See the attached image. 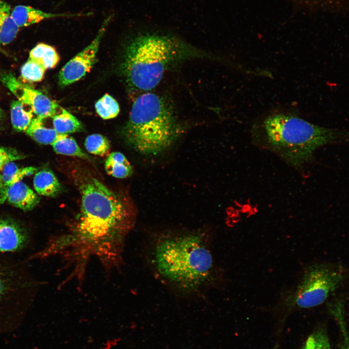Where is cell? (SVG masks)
Returning <instances> with one entry per match:
<instances>
[{"label":"cell","instance_id":"2","mask_svg":"<svg viewBox=\"0 0 349 349\" xmlns=\"http://www.w3.org/2000/svg\"><path fill=\"white\" fill-rule=\"evenodd\" d=\"M202 230L164 231L153 237L149 260L158 278L178 292L196 295L221 283L222 274Z\"/></svg>","mask_w":349,"mask_h":349},{"label":"cell","instance_id":"29","mask_svg":"<svg viewBox=\"0 0 349 349\" xmlns=\"http://www.w3.org/2000/svg\"><path fill=\"white\" fill-rule=\"evenodd\" d=\"M341 349H349V344L344 345Z\"/></svg>","mask_w":349,"mask_h":349},{"label":"cell","instance_id":"8","mask_svg":"<svg viewBox=\"0 0 349 349\" xmlns=\"http://www.w3.org/2000/svg\"><path fill=\"white\" fill-rule=\"evenodd\" d=\"M0 81L18 100L27 105L37 117H53L60 106L42 92L21 81L11 72L0 75Z\"/></svg>","mask_w":349,"mask_h":349},{"label":"cell","instance_id":"25","mask_svg":"<svg viewBox=\"0 0 349 349\" xmlns=\"http://www.w3.org/2000/svg\"><path fill=\"white\" fill-rule=\"evenodd\" d=\"M301 349H331V346L326 333L317 331L308 337Z\"/></svg>","mask_w":349,"mask_h":349},{"label":"cell","instance_id":"27","mask_svg":"<svg viewBox=\"0 0 349 349\" xmlns=\"http://www.w3.org/2000/svg\"><path fill=\"white\" fill-rule=\"evenodd\" d=\"M306 5L321 8L332 9L340 8L349 4V0H299Z\"/></svg>","mask_w":349,"mask_h":349},{"label":"cell","instance_id":"26","mask_svg":"<svg viewBox=\"0 0 349 349\" xmlns=\"http://www.w3.org/2000/svg\"><path fill=\"white\" fill-rule=\"evenodd\" d=\"M24 157L15 148L0 146V171L7 163L23 159Z\"/></svg>","mask_w":349,"mask_h":349},{"label":"cell","instance_id":"22","mask_svg":"<svg viewBox=\"0 0 349 349\" xmlns=\"http://www.w3.org/2000/svg\"><path fill=\"white\" fill-rule=\"evenodd\" d=\"M97 114L103 119H110L117 116L120 111L119 104L111 96L106 94L95 104Z\"/></svg>","mask_w":349,"mask_h":349},{"label":"cell","instance_id":"5","mask_svg":"<svg viewBox=\"0 0 349 349\" xmlns=\"http://www.w3.org/2000/svg\"><path fill=\"white\" fill-rule=\"evenodd\" d=\"M182 132L173 110L162 97L146 93L134 101L123 130L126 142L143 155L169 148Z\"/></svg>","mask_w":349,"mask_h":349},{"label":"cell","instance_id":"20","mask_svg":"<svg viewBox=\"0 0 349 349\" xmlns=\"http://www.w3.org/2000/svg\"><path fill=\"white\" fill-rule=\"evenodd\" d=\"M51 145L57 154L92 160V158L79 147L75 140L67 134L62 135Z\"/></svg>","mask_w":349,"mask_h":349},{"label":"cell","instance_id":"11","mask_svg":"<svg viewBox=\"0 0 349 349\" xmlns=\"http://www.w3.org/2000/svg\"><path fill=\"white\" fill-rule=\"evenodd\" d=\"M39 201L38 195L22 181L9 187L0 198V204L7 202L24 211L32 210Z\"/></svg>","mask_w":349,"mask_h":349},{"label":"cell","instance_id":"13","mask_svg":"<svg viewBox=\"0 0 349 349\" xmlns=\"http://www.w3.org/2000/svg\"><path fill=\"white\" fill-rule=\"evenodd\" d=\"M37 170L35 167L31 166L19 168L14 162L6 164L0 174V198L9 187Z\"/></svg>","mask_w":349,"mask_h":349},{"label":"cell","instance_id":"30","mask_svg":"<svg viewBox=\"0 0 349 349\" xmlns=\"http://www.w3.org/2000/svg\"><path fill=\"white\" fill-rule=\"evenodd\" d=\"M2 116H3L2 111V110H1L0 109V120L2 118Z\"/></svg>","mask_w":349,"mask_h":349},{"label":"cell","instance_id":"9","mask_svg":"<svg viewBox=\"0 0 349 349\" xmlns=\"http://www.w3.org/2000/svg\"><path fill=\"white\" fill-rule=\"evenodd\" d=\"M111 19V16H109L104 20L92 42L61 69L58 76V83L61 87L75 82L90 71L95 63L101 40Z\"/></svg>","mask_w":349,"mask_h":349},{"label":"cell","instance_id":"18","mask_svg":"<svg viewBox=\"0 0 349 349\" xmlns=\"http://www.w3.org/2000/svg\"><path fill=\"white\" fill-rule=\"evenodd\" d=\"M10 114L12 126L19 132H25L34 118L31 108L18 100L12 102Z\"/></svg>","mask_w":349,"mask_h":349},{"label":"cell","instance_id":"21","mask_svg":"<svg viewBox=\"0 0 349 349\" xmlns=\"http://www.w3.org/2000/svg\"><path fill=\"white\" fill-rule=\"evenodd\" d=\"M53 125L55 130L61 134H67L81 131L83 127L80 122L74 115L64 109L53 117Z\"/></svg>","mask_w":349,"mask_h":349},{"label":"cell","instance_id":"1","mask_svg":"<svg viewBox=\"0 0 349 349\" xmlns=\"http://www.w3.org/2000/svg\"><path fill=\"white\" fill-rule=\"evenodd\" d=\"M77 185L81 195L80 211L71 229L50 240L55 255L76 261L81 270L93 257L106 271L119 268L127 235L134 225L131 202L92 175L80 174Z\"/></svg>","mask_w":349,"mask_h":349},{"label":"cell","instance_id":"16","mask_svg":"<svg viewBox=\"0 0 349 349\" xmlns=\"http://www.w3.org/2000/svg\"><path fill=\"white\" fill-rule=\"evenodd\" d=\"M45 119L37 116L34 118L25 132L39 143L52 144L63 134L58 133L54 128L46 127L44 123Z\"/></svg>","mask_w":349,"mask_h":349},{"label":"cell","instance_id":"15","mask_svg":"<svg viewBox=\"0 0 349 349\" xmlns=\"http://www.w3.org/2000/svg\"><path fill=\"white\" fill-rule=\"evenodd\" d=\"M12 11L8 3L0 0V45L11 43L18 33L19 28L13 19Z\"/></svg>","mask_w":349,"mask_h":349},{"label":"cell","instance_id":"7","mask_svg":"<svg viewBox=\"0 0 349 349\" xmlns=\"http://www.w3.org/2000/svg\"><path fill=\"white\" fill-rule=\"evenodd\" d=\"M341 269L329 264L307 267L297 283L281 295L276 308L285 315L295 310L322 304L339 287L344 278Z\"/></svg>","mask_w":349,"mask_h":349},{"label":"cell","instance_id":"10","mask_svg":"<svg viewBox=\"0 0 349 349\" xmlns=\"http://www.w3.org/2000/svg\"><path fill=\"white\" fill-rule=\"evenodd\" d=\"M28 232L12 219H0V254L20 251L28 245Z\"/></svg>","mask_w":349,"mask_h":349},{"label":"cell","instance_id":"28","mask_svg":"<svg viewBox=\"0 0 349 349\" xmlns=\"http://www.w3.org/2000/svg\"><path fill=\"white\" fill-rule=\"evenodd\" d=\"M0 52L2 53L4 55L9 56L8 53L1 47L0 45Z\"/></svg>","mask_w":349,"mask_h":349},{"label":"cell","instance_id":"12","mask_svg":"<svg viewBox=\"0 0 349 349\" xmlns=\"http://www.w3.org/2000/svg\"><path fill=\"white\" fill-rule=\"evenodd\" d=\"M79 15L78 14L47 13L31 6L22 5L16 6L12 11L13 19L19 28L28 27L47 19Z\"/></svg>","mask_w":349,"mask_h":349},{"label":"cell","instance_id":"6","mask_svg":"<svg viewBox=\"0 0 349 349\" xmlns=\"http://www.w3.org/2000/svg\"><path fill=\"white\" fill-rule=\"evenodd\" d=\"M25 263L0 254V335L12 332L23 322L36 288Z\"/></svg>","mask_w":349,"mask_h":349},{"label":"cell","instance_id":"19","mask_svg":"<svg viewBox=\"0 0 349 349\" xmlns=\"http://www.w3.org/2000/svg\"><path fill=\"white\" fill-rule=\"evenodd\" d=\"M30 59L36 62L46 69L54 68L60 61V56L52 46L44 43L37 44L30 51Z\"/></svg>","mask_w":349,"mask_h":349},{"label":"cell","instance_id":"23","mask_svg":"<svg viewBox=\"0 0 349 349\" xmlns=\"http://www.w3.org/2000/svg\"><path fill=\"white\" fill-rule=\"evenodd\" d=\"M84 145L89 153L100 156L107 154L110 149L108 139L99 134L89 135L85 139Z\"/></svg>","mask_w":349,"mask_h":349},{"label":"cell","instance_id":"24","mask_svg":"<svg viewBox=\"0 0 349 349\" xmlns=\"http://www.w3.org/2000/svg\"><path fill=\"white\" fill-rule=\"evenodd\" d=\"M46 70L41 64L29 58L21 68V76L29 82H39L43 79Z\"/></svg>","mask_w":349,"mask_h":349},{"label":"cell","instance_id":"4","mask_svg":"<svg viewBox=\"0 0 349 349\" xmlns=\"http://www.w3.org/2000/svg\"><path fill=\"white\" fill-rule=\"evenodd\" d=\"M203 55L175 36L159 32L139 33L126 46L122 70L130 86L147 91L155 88L172 67Z\"/></svg>","mask_w":349,"mask_h":349},{"label":"cell","instance_id":"14","mask_svg":"<svg viewBox=\"0 0 349 349\" xmlns=\"http://www.w3.org/2000/svg\"><path fill=\"white\" fill-rule=\"evenodd\" d=\"M33 186L40 195L55 197L62 190V186L54 174L49 170L37 172L34 177Z\"/></svg>","mask_w":349,"mask_h":349},{"label":"cell","instance_id":"3","mask_svg":"<svg viewBox=\"0 0 349 349\" xmlns=\"http://www.w3.org/2000/svg\"><path fill=\"white\" fill-rule=\"evenodd\" d=\"M254 136L257 143L300 168L313 159L318 148L349 142V129L328 128L294 114L278 113L266 117Z\"/></svg>","mask_w":349,"mask_h":349},{"label":"cell","instance_id":"17","mask_svg":"<svg viewBox=\"0 0 349 349\" xmlns=\"http://www.w3.org/2000/svg\"><path fill=\"white\" fill-rule=\"evenodd\" d=\"M105 169L109 175L118 178H125L131 175L133 169L125 156L121 152H114L107 157Z\"/></svg>","mask_w":349,"mask_h":349}]
</instances>
